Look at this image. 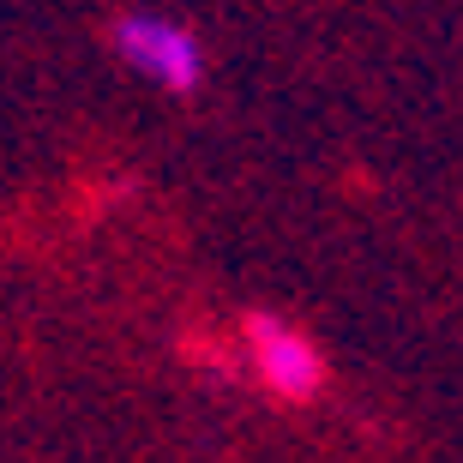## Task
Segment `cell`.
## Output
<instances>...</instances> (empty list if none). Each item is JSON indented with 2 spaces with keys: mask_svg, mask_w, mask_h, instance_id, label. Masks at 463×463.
Masks as SVG:
<instances>
[{
  "mask_svg": "<svg viewBox=\"0 0 463 463\" xmlns=\"http://www.w3.org/2000/svg\"><path fill=\"white\" fill-rule=\"evenodd\" d=\"M109 43H115L120 67H133L145 85L169 90V97H193L205 85V43L193 24L169 13H120Z\"/></svg>",
  "mask_w": 463,
  "mask_h": 463,
  "instance_id": "cell-1",
  "label": "cell"
},
{
  "mask_svg": "<svg viewBox=\"0 0 463 463\" xmlns=\"http://www.w3.org/2000/svg\"><path fill=\"white\" fill-rule=\"evenodd\" d=\"M241 344H247L253 379L271 397H283V403H307V397H319V385H326V355H319V344H313L301 326L277 319V313H247Z\"/></svg>",
  "mask_w": 463,
  "mask_h": 463,
  "instance_id": "cell-2",
  "label": "cell"
}]
</instances>
